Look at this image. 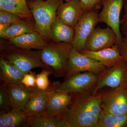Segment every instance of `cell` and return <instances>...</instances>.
Wrapping results in <instances>:
<instances>
[{
	"instance_id": "6da1fadb",
	"label": "cell",
	"mask_w": 127,
	"mask_h": 127,
	"mask_svg": "<svg viewBox=\"0 0 127 127\" xmlns=\"http://www.w3.org/2000/svg\"><path fill=\"white\" fill-rule=\"evenodd\" d=\"M64 117L71 127H97L101 112V93H74Z\"/></svg>"
},
{
	"instance_id": "7a4b0ae2",
	"label": "cell",
	"mask_w": 127,
	"mask_h": 127,
	"mask_svg": "<svg viewBox=\"0 0 127 127\" xmlns=\"http://www.w3.org/2000/svg\"><path fill=\"white\" fill-rule=\"evenodd\" d=\"M40 51L41 50H26L7 42H1L0 58L17 67L25 73L37 67L51 71L42 61Z\"/></svg>"
},
{
	"instance_id": "3957f363",
	"label": "cell",
	"mask_w": 127,
	"mask_h": 127,
	"mask_svg": "<svg viewBox=\"0 0 127 127\" xmlns=\"http://www.w3.org/2000/svg\"><path fill=\"white\" fill-rule=\"evenodd\" d=\"M51 41L47 42L41 50V59L43 63L50 67L55 77L65 76L73 46L71 43Z\"/></svg>"
},
{
	"instance_id": "277c9868",
	"label": "cell",
	"mask_w": 127,
	"mask_h": 127,
	"mask_svg": "<svg viewBox=\"0 0 127 127\" xmlns=\"http://www.w3.org/2000/svg\"><path fill=\"white\" fill-rule=\"evenodd\" d=\"M64 0L27 1L35 21L37 32L48 40L51 27L57 16V11Z\"/></svg>"
},
{
	"instance_id": "5b68a950",
	"label": "cell",
	"mask_w": 127,
	"mask_h": 127,
	"mask_svg": "<svg viewBox=\"0 0 127 127\" xmlns=\"http://www.w3.org/2000/svg\"><path fill=\"white\" fill-rule=\"evenodd\" d=\"M96 74L89 72L75 73L65 79L57 92L69 93L92 92L102 73Z\"/></svg>"
},
{
	"instance_id": "8992f818",
	"label": "cell",
	"mask_w": 127,
	"mask_h": 127,
	"mask_svg": "<svg viewBox=\"0 0 127 127\" xmlns=\"http://www.w3.org/2000/svg\"><path fill=\"white\" fill-rule=\"evenodd\" d=\"M98 8L84 12L75 28V33L72 44L73 48L81 52L85 49L89 37L100 22Z\"/></svg>"
},
{
	"instance_id": "52a82bcc",
	"label": "cell",
	"mask_w": 127,
	"mask_h": 127,
	"mask_svg": "<svg viewBox=\"0 0 127 127\" xmlns=\"http://www.w3.org/2000/svg\"><path fill=\"white\" fill-rule=\"evenodd\" d=\"M100 93L103 111L115 115L127 114V84Z\"/></svg>"
},
{
	"instance_id": "ba28073f",
	"label": "cell",
	"mask_w": 127,
	"mask_h": 127,
	"mask_svg": "<svg viewBox=\"0 0 127 127\" xmlns=\"http://www.w3.org/2000/svg\"><path fill=\"white\" fill-rule=\"evenodd\" d=\"M124 0H102V9L98 15L99 21L111 28L116 34L117 44L122 41L120 31V16L123 7Z\"/></svg>"
},
{
	"instance_id": "9c48e42d",
	"label": "cell",
	"mask_w": 127,
	"mask_h": 127,
	"mask_svg": "<svg viewBox=\"0 0 127 127\" xmlns=\"http://www.w3.org/2000/svg\"><path fill=\"white\" fill-rule=\"evenodd\" d=\"M127 84V63L123 60L116 65L107 68L102 73L92 92L95 95L105 88H117Z\"/></svg>"
},
{
	"instance_id": "30bf717a",
	"label": "cell",
	"mask_w": 127,
	"mask_h": 127,
	"mask_svg": "<svg viewBox=\"0 0 127 127\" xmlns=\"http://www.w3.org/2000/svg\"><path fill=\"white\" fill-rule=\"evenodd\" d=\"M107 68L73 48L69 57L65 77L66 78L75 73L84 72L100 74Z\"/></svg>"
},
{
	"instance_id": "8fae6325",
	"label": "cell",
	"mask_w": 127,
	"mask_h": 127,
	"mask_svg": "<svg viewBox=\"0 0 127 127\" xmlns=\"http://www.w3.org/2000/svg\"><path fill=\"white\" fill-rule=\"evenodd\" d=\"M62 83L53 82L45 90H41L36 87L33 88L31 97L26 104L25 111L28 117L45 112L47 108L50 98L57 92Z\"/></svg>"
},
{
	"instance_id": "7c38bea8",
	"label": "cell",
	"mask_w": 127,
	"mask_h": 127,
	"mask_svg": "<svg viewBox=\"0 0 127 127\" xmlns=\"http://www.w3.org/2000/svg\"><path fill=\"white\" fill-rule=\"evenodd\" d=\"M117 44V38L113 30L107 27L95 28L86 42L84 50L97 51Z\"/></svg>"
},
{
	"instance_id": "4fadbf2b",
	"label": "cell",
	"mask_w": 127,
	"mask_h": 127,
	"mask_svg": "<svg viewBox=\"0 0 127 127\" xmlns=\"http://www.w3.org/2000/svg\"><path fill=\"white\" fill-rule=\"evenodd\" d=\"M81 53L101 64L107 68L116 65L123 60L120 55L118 44L97 51L84 50Z\"/></svg>"
},
{
	"instance_id": "5bb4252c",
	"label": "cell",
	"mask_w": 127,
	"mask_h": 127,
	"mask_svg": "<svg viewBox=\"0 0 127 127\" xmlns=\"http://www.w3.org/2000/svg\"><path fill=\"white\" fill-rule=\"evenodd\" d=\"M84 11L80 0H71L60 5L57 16L64 23L75 28Z\"/></svg>"
},
{
	"instance_id": "9a60e30c",
	"label": "cell",
	"mask_w": 127,
	"mask_h": 127,
	"mask_svg": "<svg viewBox=\"0 0 127 127\" xmlns=\"http://www.w3.org/2000/svg\"><path fill=\"white\" fill-rule=\"evenodd\" d=\"M7 40V43L28 50H42L48 42L47 40L37 31L26 33Z\"/></svg>"
},
{
	"instance_id": "2e32d148",
	"label": "cell",
	"mask_w": 127,
	"mask_h": 127,
	"mask_svg": "<svg viewBox=\"0 0 127 127\" xmlns=\"http://www.w3.org/2000/svg\"><path fill=\"white\" fill-rule=\"evenodd\" d=\"M6 85L12 109L25 111V106L34 88L27 87L21 83Z\"/></svg>"
},
{
	"instance_id": "e0dca14e",
	"label": "cell",
	"mask_w": 127,
	"mask_h": 127,
	"mask_svg": "<svg viewBox=\"0 0 127 127\" xmlns=\"http://www.w3.org/2000/svg\"><path fill=\"white\" fill-rule=\"evenodd\" d=\"M75 28L69 26L57 16L50 29L48 40L57 42L72 43Z\"/></svg>"
},
{
	"instance_id": "ac0fdd59",
	"label": "cell",
	"mask_w": 127,
	"mask_h": 127,
	"mask_svg": "<svg viewBox=\"0 0 127 127\" xmlns=\"http://www.w3.org/2000/svg\"><path fill=\"white\" fill-rule=\"evenodd\" d=\"M26 125L31 127H71L64 115L51 116L45 112L28 117Z\"/></svg>"
},
{
	"instance_id": "d6986e66",
	"label": "cell",
	"mask_w": 127,
	"mask_h": 127,
	"mask_svg": "<svg viewBox=\"0 0 127 127\" xmlns=\"http://www.w3.org/2000/svg\"><path fill=\"white\" fill-rule=\"evenodd\" d=\"M72 93L56 92L52 95L45 112L51 116L64 115L72 101Z\"/></svg>"
},
{
	"instance_id": "ffe728a7",
	"label": "cell",
	"mask_w": 127,
	"mask_h": 127,
	"mask_svg": "<svg viewBox=\"0 0 127 127\" xmlns=\"http://www.w3.org/2000/svg\"><path fill=\"white\" fill-rule=\"evenodd\" d=\"M26 74L6 60L0 58V79L2 83L7 84L21 83Z\"/></svg>"
},
{
	"instance_id": "44dd1931",
	"label": "cell",
	"mask_w": 127,
	"mask_h": 127,
	"mask_svg": "<svg viewBox=\"0 0 127 127\" xmlns=\"http://www.w3.org/2000/svg\"><path fill=\"white\" fill-rule=\"evenodd\" d=\"M0 10L10 12L22 19L35 21L27 4V0H0Z\"/></svg>"
},
{
	"instance_id": "7402d4cb",
	"label": "cell",
	"mask_w": 127,
	"mask_h": 127,
	"mask_svg": "<svg viewBox=\"0 0 127 127\" xmlns=\"http://www.w3.org/2000/svg\"><path fill=\"white\" fill-rule=\"evenodd\" d=\"M35 31L37 32V30L35 21L22 19L11 24L7 31L0 35V37L7 40Z\"/></svg>"
},
{
	"instance_id": "603a6c76",
	"label": "cell",
	"mask_w": 127,
	"mask_h": 127,
	"mask_svg": "<svg viewBox=\"0 0 127 127\" xmlns=\"http://www.w3.org/2000/svg\"><path fill=\"white\" fill-rule=\"evenodd\" d=\"M28 116L25 111L12 109L0 112V127H17L26 124Z\"/></svg>"
},
{
	"instance_id": "cb8c5ba5",
	"label": "cell",
	"mask_w": 127,
	"mask_h": 127,
	"mask_svg": "<svg viewBox=\"0 0 127 127\" xmlns=\"http://www.w3.org/2000/svg\"><path fill=\"white\" fill-rule=\"evenodd\" d=\"M97 127H127V114L115 115L102 110Z\"/></svg>"
},
{
	"instance_id": "d4e9b609",
	"label": "cell",
	"mask_w": 127,
	"mask_h": 127,
	"mask_svg": "<svg viewBox=\"0 0 127 127\" xmlns=\"http://www.w3.org/2000/svg\"><path fill=\"white\" fill-rule=\"evenodd\" d=\"M12 109L7 85L2 83L0 86V112H5Z\"/></svg>"
},
{
	"instance_id": "484cf974",
	"label": "cell",
	"mask_w": 127,
	"mask_h": 127,
	"mask_svg": "<svg viewBox=\"0 0 127 127\" xmlns=\"http://www.w3.org/2000/svg\"><path fill=\"white\" fill-rule=\"evenodd\" d=\"M52 74L49 70L43 69L42 71L36 75V85L37 88L41 90H45L50 87V83L48 76Z\"/></svg>"
},
{
	"instance_id": "4316f807",
	"label": "cell",
	"mask_w": 127,
	"mask_h": 127,
	"mask_svg": "<svg viewBox=\"0 0 127 127\" xmlns=\"http://www.w3.org/2000/svg\"><path fill=\"white\" fill-rule=\"evenodd\" d=\"M20 16L10 12L0 10V23L12 24L20 20Z\"/></svg>"
},
{
	"instance_id": "83f0119b",
	"label": "cell",
	"mask_w": 127,
	"mask_h": 127,
	"mask_svg": "<svg viewBox=\"0 0 127 127\" xmlns=\"http://www.w3.org/2000/svg\"><path fill=\"white\" fill-rule=\"evenodd\" d=\"M36 75L35 72L30 71L24 75L21 83L27 87H35Z\"/></svg>"
},
{
	"instance_id": "f1b7e54d",
	"label": "cell",
	"mask_w": 127,
	"mask_h": 127,
	"mask_svg": "<svg viewBox=\"0 0 127 127\" xmlns=\"http://www.w3.org/2000/svg\"><path fill=\"white\" fill-rule=\"evenodd\" d=\"M102 0H80L82 7L85 11L98 8L101 3Z\"/></svg>"
},
{
	"instance_id": "f546056e",
	"label": "cell",
	"mask_w": 127,
	"mask_h": 127,
	"mask_svg": "<svg viewBox=\"0 0 127 127\" xmlns=\"http://www.w3.org/2000/svg\"><path fill=\"white\" fill-rule=\"evenodd\" d=\"M123 7L125 13L120 21V26L123 35L127 37V0H124Z\"/></svg>"
},
{
	"instance_id": "4dcf8cb0",
	"label": "cell",
	"mask_w": 127,
	"mask_h": 127,
	"mask_svg": "<svg viewBox=\"0 0 127 127\" xmlns=\"http://www.w3.org/2000/svg\"><path fill=\"white\" fill-rule=\"evenodd\" d=\"M120 55L127 63V37H124L121 43L118 45Z\"/></svg>"
},
{
	"instance_id": "1f68e13d",
	"label": "cell",
	"mask_w": 127,
	"mask_h": 127,
	"mask_svg": "<svg viewBox=\"0 0 127 127\" xmlns=\"http://www.w3.org/2000/svg\"><path fill=\"white\" fill-rule=\"evenodd\" d=\"M11 25L9 23H0V35L7 31Z\"/></svg>"
},
{
	"instance_id": "d6a6232c",
	"label": "cell",
	"mask_w": 127,
	"mask_h": 127,
	"mask_svg": "<svg viewBox=\"0 0 127 127\" xmlns=\"http://www.w3.org/2000/svg\"><path fill=\"white\" fill-rule=\"evenodd\" d=\"M43 0H27L29 1H36Z\"/></svg>"
},
{
	"instance_id": "836d02e7",
	"label": "cell",
	"mask_w": 127,
	"mask_h": 127,
	"mask_svg": "<svg viewBox=\"0 0 127 127\" xmlns=\"http://www.w3.org/2000/svg\"><path fill=\"white\" fill-rule=\"evenodd\" d=\"M70 0H64V1H65L66 2H68V1H69Z\"/></svg>"
}]
</instances>
